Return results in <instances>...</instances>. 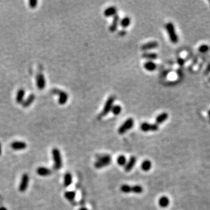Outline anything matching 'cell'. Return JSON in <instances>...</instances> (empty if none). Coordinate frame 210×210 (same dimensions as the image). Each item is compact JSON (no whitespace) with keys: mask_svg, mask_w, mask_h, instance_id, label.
Returning a JSON list of instances; mask_svg holds the SVG:
<instances>
[{"mask_svg":"<svg viewBox=\"0 0 210 210\" xmlns=\"http://www.w3.org/2000/svg\"><path fill=\"white\" fill-rule=\"evenodd\" d=\"M111 158L109 155H103L99 156L95 163V167L96 169H102L110 164Z\"/></svg>","mask_w":210,"mask_h":210,"instance_id":"obj_1","label":"cell"},{"mask_svg":"<svg viewBox=\"0 0 210 210\" xmlns=\"http://www.w3.org/2000/svg\"><path fill=\"white\" fill-rule=\"evenodd\" d=\"M120 190L123 193H133L135 194H141L144 189L140 185L130 186L128 185H123L120 187Z\"/></svg>","mask_w":210,"mask_h":210,"instance_id":"obj_2","label":"cell"},{"mask_svg":"<svg viewBox=\"0 0 210 210\" xmlns=\"http://www.w3.org/2000/svg\"><path fill=\"white\" fill-rule=\"evenodd\" d=\"M52 156L54 162V169L58 170L62 166V161L60 151L58 148H54L52 150Z\"/></svg>","mask_w":210,"mask_h":210,"instance_id":"obj_3","label":"cell"},{"mask_svg":"<svg viewBox=\"0 0 210 210\" xmlns=\"http://www.w3.org/2000/svg\"><path fill=\"white\" fill-rule=\"evenodd\" d=\"M166 30L169 35L170 42L173 44H176L178 42V36L176 34L174 26L172 22H169L166 25Z\"/></svg>","mask_w":210,"mask_h":210,"instance_id":"obj_4","label":"cell"},{"mask_svg":"<svg viewBox=\"0 0 210 210\" xmlns=\"http://www.w3.org/2000/svg\"><path fill=\"white\" fill-rule=\"evenodd\" d=\"M134 124V120L132 118L127 119L124 123L119 128L118 132L120 134H123L132 129Z\"/></svg>","mask_w":210,"mask_h":210,"instance_id":"obj_5","label":"cell"},{"mask_svg":"<svg viewBox=\"0 0 210 210\" xmlns=\"http://www.w3.org/2000/svg\"><path fill=\"white\" fill-rule=\"evenodd\" d=\"M114 102H115L114 97L113 96L109 97L104 105L103 109L100 115L101 117H104L109 114V113L111 111L113 106Z\"/></svg>","mask_w":210,"mask_h":210,"instance_id":"obj_6","label":"cell"},{"mask_svg":"<svg viewBox=\"0 0 210 210\" xmlns=\"http://www.w3.org/2000/svg\"><path fill=\"white\" fill-rule=\"evenodd\" d=\"M52 92L53 94L58 95L59 96L58 103L60 105H63L67 103L68 101V96L66 92H64L62 91H61V90H59L58 89H56V88L53 89Z\"/></svg>","mask_w":210,"mask_h":210,"instance_id":"obj_7","label":"cell"},{"mask_svg":"<svg viewBox=\"0 0 210 210\" xmlns=\"http://www.w3.org/2000/svg\"><path fill=\"white\" fill-rule=\"evenodd\" d=\"M140 128L144 132H156L159 129V126L156 124H151L147 122H144L141 124Z\"/></svg>","mask_w":210,"mask_h":210,"instance_id":"obj_8","label":"cell"},{"mask_svg":"<svg viewBox=\"0 0 210 210\" xmlns=\"http://www.w3.org/2000/svg\"><path fill=\"white\" fill-rule=\"evenodd\" d=\"M29 176L27 173H24L22 176L21 183L19 186V190L21 192H25L29 186Z\"/></svg>","mask_w":210,"mask_h":210,"instance_id":"obj_9","label":"cell"},{"mask_svg":"<svg viewBox=\"0 0 210 210\" xmlns=\"http://www.w3.org/2000/svg\"><path fill=\"white\" fill-rule=\"evenodd\" d=\"M11 147L15 151H21L26 148L27 144L23 141H14L11 144Z\"/></svg>","mask_w":210,"mask_h":210,"instance_id":"obj_10","label":"cell"},{"mask_svg":"<svg viewBox=\"0 0 210 210\" xmlns=\"http://www.w3.org/2000/svg\"><path fill=\"white\" fill-rule=\"evenodd\" d=\"M136 162H137V159L135 156L130 157V159H129V160L126 163L124 167L125 171L127 172H130L135 166Z\"/></svg>","mask_w":210,"mask_h":210,"instance_id":"obj_11","label":"cell"},{"mask_svg":"<svg viewBox=\"0 0 210 210\" xmlns=\"http://www.w3.org/2000/svg\"><path fill=\"white\" fill-rule=\"evenodd\" d=\"M158 47V43L156 41H153V42H148L147 43L143 44L141 46V48L142 50L146 51V50L154 49V48H156Z\"/></svg>","mask_w":210,"mask_h":210,"instance_id":"obj_12","label":"cell"},{"mask_svg":"<svg viewBox=\"0 0 210 210\" xmlns=\"http://www.w3.org/2000/svg\"><path fill=\"white\" fill-rule=\"evenodd\" d=\"M36 173L40 176H48L52 173V172L50 169L41 166L37 169Z\"/></svg>","mask_w":210,"mask_h":210,"instance_id":"obj_13","label":"cell"},{"mask_svg":"<svg viewBox=\"0 0 210 210\" xmlns=\"http://www.w3.org/2000/svg\"><path fill=\"white\" fill-rule=\"evenodd\" d=\"M119 21H120L119 16L117 15H116L113 18V19L111 25L109 27V30L111 32H114L117 30L118 25L119 23Z\"/></svg>","mask_w":210,"mask_h":210,"instance_id":"obj_14","label":"cell"},{"mask_svg":"<svg viewBox=\"0 0 210 210\" xmlns=\"http://www.w3.org/2000/svg\"><path fill=\"white\" fill-rule=\"evenodd\" d=\"M46 84L45 79L42 73H39L37 76V85L40 89H43Z\"/></svg>","mask_w":210,"mask_h":210,"instance_id":"obj_15","label":"cell"},{"mask_svg":"<svg viewBox=\"0 0 210 210\" xmlns=\"http://www.w3.org/2000/svg\"><path fill=\"white\" fill-rule=\"evenodd\" d=\"M117 12V9L115 7H110L106 8L104 11V15L106 17H110L115 16Z\"/></svg>","mask_w":210,"mask_h":210,"instance_id":"obj_16","label":"cell"},{"mask_svg":"<svg viewBox=\"0 0 210 210\" xmlns=\"http://www.w3.org/2000/svg\"><path fill=\"white\" fill-rule=\"evenodd\" d=\"M144 67L148 71H154L156 68V64L153 61H148L144 63Z\"/></svg>","mask_w":210,"mask_h":210,"instance_id":"obj_17","label":"cell"},{"mask_svg":"<svg viewBox=\"0 0 210 210\" xmlns=\"http://www.w3.org/2000/svg\"><path fill=\"white\" fill-rule=\"evenodd\" d=\"M168 117H169V115L166 112H164L160 114L156 118L155 121H156V124L158 125V124L163 123L168 119Z\"/></svg>","mask_w":210,"mask_h":210,"instance_id":"obj_18","label":"cell"},{"mask_svg":"<svg viewBox=\"0 0 210 210\" xmlns=\"http://www.w3.org/2000/svg\"><path fill=\"white\" fill-rule=\"evenodd\" d=\"M72 183V176L70 173H67L64 177V185L65 187H69Z\"/></svg>","mask_w":210,"mask_h":210,"instance_id":"obj_19","label":"cell"},{"mask_svg":"<svg viewBox=\"0 0 210 210\" xmlns=\"http://www.w3.org/2000/svg\"><path fill=\"white\" fill-rule=\"evenodd\" d=\"M170 203V201L168 197L166 196L161 197L159 200V205L162 208H166Z\"/></svg>","mask_w":210,"mask_h":210,"instance_id":"obj_20","label":"cell"},{"mask_svg":"<svg viewBox=\"0 0 210 210\" xmlns=\"http://www.w3.org/2000/svg\"><path fill=\"white\" fill-rule=\"evenodd\" d=\"M75 196L76 193L74 191H68L64 193V197L70 202H74Z\"/></svg>","mask_w":210,"mask_h":210,"instance_id":"obj_21","label":"cell"},{"mask_svg":"<svg viewBox=\"0 0 210 210\" xmlns=\"http://www.w3.org/2000/svg\"><path fill=\"white\" fill-rule=\"evenodd\" d=\"M152 167V163L149 160H145L143 161L141 164V169L145 172L149 171Z\"/></svg>","mask_w":210,"mask_h":210,"instance_id":"obj_22","label":"cell"},{"mask_svg":"<svg viewBox=\"0 0 210 210\" xmlns=\"http://www.w3.org/2000/svg\"><path fill=\"white\" fill-rule=\"evenodd\" d=\"M130 23H131V19L128 17H125L123 18L120 22V25L124 28H127L129 25H130Z\"/></svg>","mask_w":210,"mask_h":210,"instance_id":"obj_23","label":"cell"},{"mask_svg":"<svg viewBox=\"0 0 210 210\" xmlns=\"http://www.w3.org/2000/svg\"><path fill=\"white\" fill-rule=\"evenodd\" d=\"M142 57L150 60H155L158 57V55L155 53H145L142 54Z\"/></svg>","mask_w":210,"mask_h":210,"instance_id":"obj_24","label":"cell"},{"mask_svg":"<svg viewBox=\"0 0 210 210\" xmlns=\"http://www.w3.org/2000/svg\"><path fill=\"white\" fill-rule=\"evenodd\" d=\"M122 110L121 107L119 105H115L113 106L111 111L112 112V113L115 115H119L121 111Z\"/></svg>","mask_w":210,"mask_h":210,"instance_id":"obj_25","label":"cell"},{"mask_svg":"<svg viewBox=\"0 0 210 210\" xmlns=\"http://www.w3.org/2000/svg\"><path fill=\"white\" fill-rule=\"evenodd\" d=\"M117 164H118L119 165H120L121 166H125L126 163H127L126 158L124 155H120L117 158Z\"/></svg>","mask_w":210,"mask_h":210,"instance_id":"obj_26","label":"cell"},{"mask_svg":"<svg viewBox=\"0 0 210 210\" xmlns=\"http://www.w3.org/2000/svg\"><path fill=\"white\" fill-rule=\"evenodd\" d=\"M209 46L207 44H202L199 48V51L200 53H205L209 50Z\"/></svg>","mask_w":210,"mask_h":210,"instance_id":"obj_27","label":"cell"},{"mask_svg":"<svg viewBox=\"0 0 210 210\" xmlns=\"http://www.w3.org/2000/svg\"><path fill=\"white\" fill-rule=\"evenodd\" d=\"M23 96H24V91L23 90H20L18 92V95H17V101L18 102H20L22 101Z\"/></svg>","mask_w":210,"mask_h":210,"instance_id":"obj_28","label":"cell"},{"mask_svg":"<svg viewBox=\"0 0 210 210\" xmlns=\"http://www.w3.org/2000/svg\"><path fill=\"white\" fill-rule=\"evenodd\" d=\"M34 100V95H31L30 96V98H29V99H28L27 100V101L26 102V103H25V106H28V105H29L30 103V102H32V101H33Z\"/></svg>","mask_w":210,"mask_h":210,"instance_id":"obj_29","label":"cell"},{"mask_svg":"<svg viewBox=\"0 0 210 210\" xmlns=\"http://www.w3.org/2000/svg\"><path fill=\"white\" fill-rule=\"evenodd\" d=\"M37 3L36 1H31L29 2V5L32 8H35L36 6Z\"/></svg>","mask_w":210,"mask_h":210,"instance_id":"obj_30","label":"cell"},{"mask_svg":"<svg viewBox=\"0 0 210 210\" xmlns=\"http://www.w3.org/2000/svg\"><path fill=\"white\" fill-rule=\"evenodd\" d=\"M125 34H126V32H125V30H124L120 31V32H119V35L120 36H124Z\"/></svg>","mask_w":210,"mask_h":210,"instance_id":"obj_31","label":"cell"},{"mask_svg":"<svg viewBox=\"0 0 210 210\" xmlns=\"http://www.w3.org/2000/svg\"><path fill=\"white\" fill-rule=\"evenodd\" d=\"M178 62L180 64V65H183V62H184V61H183V59H179V60Z\"/></svg>","mask_w":210,"mask_h":210,"instance_id":"obj_32","label":"cell"},{"mask_svg":"<svg viewBox=\"0 0 210 210\" xmlns=\"http://www.w3.org/2000/svg\"><path fill=\"white\" fill-rule=\"evenodd\" d=\"M1 154H2V146L1 142H0V156H1Z\"/></svg>","mask_w":210,"mask_h":210,"instance_id":"obj_33","label":"cell"},{"mask_svg":"<svg viewBox=\"0 0 210 210\" xmlns=\"http://www.w3.org/2000/svg\"><path fill=\"white\" fill-rule=\"evenodd\" d=\"M0 210H8V209L5 207H0Z\"/></svg>","mask_w":210,"mask_h":210,"instance_id":"obj_34","label":"cell"},{"mask_svg":"<svg viewBox=\"0 0 210 210\" xmlns=\"http://www.w3.org/2000/svg\"><path fill=\"white\" fill-rule=\"evenodd\" d=\"M78 210H88V209L86 207H82V208H79Z\"/></svg>","mask_w":210,"mask_h":210,"instance_id":"obj_35","label":"cell"},{"mask_svg":"<svg viewBox=\"0 0 210 210\" xmlns=\"http://www.w3.org/2000/svg\"><path fill=\"white\" fill-rule=\"evenodd\" d=\"M208 116H210V110L208 111Z\"/></svg>","mask_w":210,"mask_h":210,"instance_id":"obj_36","label":"cell"},{"mask_svg":"<svg viewBox=\"0 0 210 210\" xmlns=\"http://www.w3.org/2000/svg\"><path fill=\"white\" fill-rule=\"evenodd\" d=\"M209 3H210V1H209Z\"/></svg>","mask_w":210,"mask_h":210,"instance_id":"obj_37","label":"cell"}]
</instances>
